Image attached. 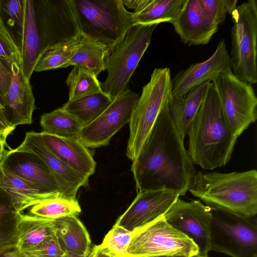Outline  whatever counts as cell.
Masks as SVG:
<instances>
[{
    "instance_id": "6da1fadb",
    "label": "cell",
    "mask_w": 257,
    "mask_h": 257,
    "mask_svg": "<svg viewBox=\"0 0 257 257\" xmlns=\"http://www.w3.org/2000/svg\"><path fill=\"white\" fill-rule=\"evenodd\" d=\"M168 105L159 113L142 149L133 161L131 171L139 192L167 189L185 196L197 171Z\"/></svg>"
},
{
    "instance_id": "7a4b0ae2",
    "label": "cell",
    "mask_w": 257,
    "mask_h": 257,
    "mask_svg": "<svg viewBox=\"0 0 257 257\" xmlns=\"http://www.w3.org/2000/svg\"><path fill=\"white\" fill-rule=\"evenodd\" d=\"M187 135V152L193 164L212 170L230 161L237 137L225 120L211 81L207 84Z\"/></svg>"
},
{
    "instance_id": "3957f363",
    "label": "cell",
    "mask_w": 257,
    "mask_h": 257,
    "mask_svg": "<svg viewBox=\"0 0 257 257\" xmlns=\"http://www.w3.org/2000/svg\"><path fill=\"white\" fill-rule=\"evenodd\" d=\"M188 191L207 205L241 215L257 214V171L197 172Z\"/></svg>"
},
{
    "instance_id": "277c9868",
    "label": "cell",
    "mask_w": 257,
    "mask_h": 257,
    "mask_svg": "<svg viewBox=\"0 0 257 257\" xmlns=\"http://www.w3.org/2000/svg\"><path fill=\"white\" fill-rule=\"evenodd\" d=\"M80 34L110 51L133 27L122 0H71Z\"/></svg>"
},
{
    "instance_id": "5b68a950",
    "label": "cell",
    "mask_w": 257,
    "mask_h": 257,
    "mask_svg": "<svg viewBox=\"0 0 257 257\" xmlns=\"http://www.w3.org/2000/svg\"><path fill=\"white\" fill-rule=\"evenodd\" d=\"M172 97L170 68H155L143 87L129 122L126 155L130 160L133 161L139 155L159 113Z\"/></svg>"
},
{
    "instance_id": "8992f818",
    "label": "cell",
    "mask_w": 257,
    "mask_h": 257,
    "mask_svg": "<svg viewBox=\"0 0 257 257\" xmlns=\"http://www.w3.org/2000/svg\"><path fill=\"white\" fill-rule=\"evenodd\" d=\"M208 206L211 215L210 250L231 257H257L256 216H245Z\"/></svg>"
},
{
    "instance_id": "52a82bcc",
    "label": "cell",
    "mask_w": 257,
    "mask_h": 257,
    "mask_svg": "<svg viewBox=\"0 0 257 257\" xmlns=\"http://www.w3.org/2000/svg\"><path fill=\"white\" fill-rule=\"evenodd\" d=\"M158 24L133 26L110 51L107 75L101 83L103 91L112 97L127 89L130 80L149 47Z\"/></svg>"
},
{
    "instance_id": "ba28073f",
    "label": "cell",
    "mask_w": 257,
    "mask_h": 257,
    "mask_svg": "<svg viewBox=\"0 0 257 257\" xmlns=\"http://www.w3.org/2000/svg\"><path fill=\"white\" fill-rule=\"evenodd\" d=\"M231 71L240 80L257 82V1L248 0L231 13Z\"/></svg>"
},
{
    "instance_id": "9c48e42d",
    "label": "cell",
    "mask_w": 257,
    "mask_h": 257,
    "mask_svg": "<svg viewBox=\"0 0 257 257\" xmlns=\"http://www.w3.org/2000/svg\"><path fill=\"white\" fill-rule=\"evenodd\" d=\"M198 253L194 242L172 226L164 216L134 231L125 257Z\"/></svg>"
},
{
    "instance_id": "30bf717a",
    "label": "cell",
    "mask_w": 257,
    "mask_h": 257,
    "mask_svg": "<svg viewBox=\"0 0 257 257\" xmlns=\"http://www.w3.org/2000/svg\"><path fill=\"white\" fill-rule=\"evenodd\" d=\"M223 115L237 138L257 118V97L252 85L232 72L220 74L211 81Z\"/></svg>"
},
{
    "instance_id": "8fae6325",
    "label": "cell",
    "mask_w": 257,
    "mask_h": 257,
    "mask_svg": "<svg viewBox=\"0 0 257 257\" xmlns=\"http://www.w3.org/2000/svg\"><path fill=\"white\" fill-rule=\"evenodd\" d=\"M139 96L127 89L114 97L111 104L96 119L81 128L77 138L87 148L108 145L111 138L129 123Z\"/></svg>"
},
{
    "instance_id": "7c38bea8",
    "label": "cell",
    "mask_w": 257,
    "mask_h": 257,
    "mask_svg": "<svg viewBox=\"0 0 257 257\" xmlns=\"http://www.w3.org/2000/svg\"><path fill=\"white\" fill-rule=\"evenodd\" d=\"M164 217L176 229L191 239L198 254L208 255L210 251V207L200 200L186 201L178 198Z\"/></svg>"
},
{
    "instance_id": "4fadbf2b",
    "label": "cell",
    "mask_w": 257,
    "mask_h": 257,
    "mask_svg": "<svg viewBox=\"0 0 257 257\" xmlns=\"http://www.w3.org/2000/svg\"><path fill=\"white\" fill-rule=\"evenodd\" d=\"M13 150L32 153L39 157L48 167L62 194L66 197L76 198L79 189L88 185L89 178L76 171L56 156L45 144L40 133H26L22 143Z\"/></svg>"
},
{
    "instance_id": "5bb4252c",
    "label": "cell",
    "mask_w": 257,
    "mask_h": 257,
    "mask_svg": "<svg viewBox=\"0 0 257 257\" xmlns=\"http://www.w3.org/2000/svg\"><path fill=\"white\" fill-rule=\"evenodd\" d=\"M179 197L177 193L167 189L139 192L114 224L133 232L164 216Z\"/></svg>"
},
{
    "instance_id": "9a60e30c",
    "label": "cell",
    "mask_w": 257,
    "mask_h": 257,
    "mask_svg": "<svg viewBox=\"0 0 257 257\" xmlns=\"http://www.w3.org/2000/svg\"><path fill=\"white\" fill-rule=\"evenodd\" d=\"M231 71L230 55L224 39L218 42L213 53L206 60L191 64L172 79L173 97H181L200 84L211 81L220 74Z\"/></svg>"
},
{
    "instance_id": "2e32d148",
    "label": "cell",
    "mask_w": 257,
    "mask_h": 257,
    "mask_svg": "<svg viewBox=\"0 0 257 257\" xmlns=\"http://www.w3.org/2000/svg\"><path fill=\"white\" fill-rule=\"evenodd\" d=\"M10 71L12 80L7 93L3 97L6 120L11 128L30 124L36 106L30 79L23 73L22 61L12 63Z\"/></svg>"
},
{
    "instance_id": "e0dca14e",
    "label": "cell",
    "mask_w": 257,
    "mask_h": 257,
    "mask_svg": "<svg viewBox=\"0 0 257 257\" xmlns=\"http://www.w3.org/2000/svg\"><path fill=\"white\" fill-rule=\"evenodd\" d=\"M0 166L48 193L63 195L48 167L33 154L16 152L9 148L1 161Z\"/></svg>"
},
{
    "instance_id": "ac0fdd59",
    "label": "cell",
    "mask_w": 257,
    "mask_h": 257,
    "mask_svg": "<svg viewBox=\"0 0 257 257\" xmlns=\"http://www.w3.org/2000/svg\"><path fill=\"white\" fill-rule=\"evenodd\" d=\"M171 24L181 41L189 46L208 44L219 27L203 16L199 0H186L182 11Z\"/></svg>"
},
{
    "instance_id": "d6986e66",
    "label": "cell",
    "mask_w": 257,
    "mask_h": 257,
    "mask_svg": "<svg viewBox=\"0 0 257 257\" xmlns=\"http://www.w3.org/2000/svg\"><path fill=\"white\" fill-rule=\"evenodd\" d=\"M47 147L76 171L89 178L94 174L96 163L92 154L77 137H62L40 133Z\"/></svg>"
},
{
    "instance_id": "ffe728a7",
    "label": "cell",
    "mask_w": 257,
    "mask_h": 257,
    "mask_svg": "<svg viewBox=\"0 0 257 257\" xmlns=\"http://www.w3.org/2000/svg\"><path fill=\"white\" fill-rule=\"evenodd\" d=\"M0 187L9 195L16 209L20 213L43 200L63 195L48 193L37 185L17 176L1 166Z\"/></svg>"
},
{
    "instance_id": "44dd1931",
    "label": "cell",
    "mask_w": 257,
    "mask_h": 257,
    "mask_svg": "<svg viewBox=\"0 0 257 257\" xmlns=\"http://www.w3.org/2000/svg\"><path fill=\"white\" fill-rule=\"evenodd\" d=\"M45 53L38 34L33 0H24V27L20 53L22 68L30 79L39 59Z\"/></svg>"
},
{
    "instance_id": "7402d4cb",
    "label": "cell",
    "mask_w": 257,
    "mask_h": 257,
    "mask_svg": "<svg viewBox=\"0 0 257 257\" xmlns=\"http://www.w3.org/2000/svg\"><path fill=\"white\" fill-rule=\"evenodd\" d=\"M55 234L65 252L87 257L92 246L89 234L76 215L54 220Z\"/></svg>"
},
{
    "instance_id": "603a6c76",
    "label": "cell",
    "mask_w": 257,
    "mask_h": 257,
    "mask_svg": "<svg viewBox=\"0 0 257 257\" xmlns=\"http://www.w3.org/2000/svg\"><path fill=\"white\" fill-rule=\"evenodd\" d=\"M186 0H141L132 13L133 26L171 23L182 11Z\"/></svg>"
},
{
    "instance_id": "cb8c5ba5",
    "label": "cell",
    "mask_w": 257,
    "mask_h": 257,
    "mask_svg": "<svg viewBox=\"0 0 257 257\" xmlns=\"http://www.w3.org/2000/svg\"><path fill=\"white\" fill-rule=\"evenodd\" d=\"M205 82L181 97H173L168 108L172 119L183 140L202 102L207 83Z\"/></svg>"
},
{
    "instance_id": "d4e9b609",
    "label": "cell",
    "mask_w": 257,
    "mask_h": 257,
    "mask_svg": "<svg viewBox=\"0 0 257 257\" xmlns=\"http://www.w3.org/2000/svg\"><path fill=\"white\" fill-rule=\"evenodd\" d=\"M110 51L103 44L80 35L74 53L64 68L71 65L83 67L97 77L106 70Z\"/></svg>"
},
{
    "instance_id": "484cf974",
    "label": "cell",
    "mask_w": 257,
    "mask_h": 257,
    "mask_svg": "<svg viewBox=\"0 0 257 257\" xmlns=\"http://www.w3.org/2000/svg\"><path fill=\"white\" fill-rule=\"evenodd\" d=\"M54 234L53 220L21 213L18 224L17 248L22 251H29Z\"/></svg>"
},
{
    "instance_id": "4316f807",
    "label": "cell",
    "mask_w": 257,
    "mask_h": 257,
    "mask_svg": "<svg viewBox=\"0 0 257 257\" xmlns=\"http://www.w3.org/2000/svg\"><path fill=\"white\" fill-rule=\"evenodd\" d=\"M114 97L104 92L68 101L62 106L80 123L82 127L96 119L111 104Z\"/></svg>"
},
{
    "instance_id": "83f0119b",
    "label": "cell",
    "mask_w": 257,
    "mask_h": 257,
    "mask_svg": "<svg viewBox=\"0 0 257 257\" xmlns=\"http://www.w3.org/2000/svg\"><path fill=\"white\" fill-rule=\"evenodd\" d=\"M21 213L17 211L9 195L0 187V254L17 248Z\"/></svg>"
},
{
    "instance_id": "f1b7e54d",
    "label": "cell",
    "mask_w": 257,
    "mask_h": 257,
    "mask_svg": "<svg viewBox=\"0 0 257 257\" xmlns=\"http://www.w3.org/2000/svg\"><path fill=\"white\" fill-rule=\"evenodd\" d=\"M24 16V0H0V26L9 35L20 52Z\"/></svg>"
},
{
    "instance_id": "f546056e",
    "label": "cell",
    "mask_w": 257,
    "mask_h": 257,
    "mask_svg": "<svg viewBox=\"0 0 257 257\" xmlns=\"http://www.w3.org/2000/svg\"><path fill=\"white\" fill-rule=\"evenodd\" d=\"M81 211L76 198L61 195L43 200L32 206L30 214L54 220L69 215L77 216Z\"/></svg>"
},
{
    "instance_id": "4dcf8cb0",
    "label": "cell",
    "mask_w": 257,
    "mask_h": 257,
    "mask_svg": "<svg viewBox=\"0 0 257 257\" xmlns=\"http://www.w3.org/2000/svg\"><path fill=\"white\" fill-rule=\"evenodd\" d=\"M43 132L62 137H77L82 126L78 121L63 107L40 117Z\"/></svg>"
},
{
    "instance_id": "1f68e13d",
    "label": "cell",
    "mask_w": 257,
    "mask_h": 257,
    "mask_svg": "<svg viewBox=\"0 0 257 257\" xmlns=\"http://www.w3.org/2000/svg\"><path fill=\"white\" fill-rule=\"evenodd\" d=\"M66 83L69 90L68 101L103 92L97 77L81 66H74L68 74Z\"/></svg>"
},
{
    "instance_id": "d6a6232c",
    "label": "cell",
    "mask_w": 257,
    "mask_h": 257,
    "mask_svg": "<svg viewBox=\"0 0 257 257\" xmlns=\"http://www.w3.org/2000/svg\"><path fill=\"white\" fill-rule=\"evenodd\" d=\"M79 37L75 40L59 44L48 49L38 60L34 71L41 72L64 68L74 54Z\"/></svg>"
},
{
    "instance_id": "836d02e7",
    "label": "cell",
    "mask_w": 257,
    "mask_h": 257,
    "mask_svg": "<svg viewBox=\"0 0 257 257\" xmlns=\"http://www.w3.org/2000/svg\"><path fill=\"white\" fill-rule=\"evenodd\" d=\"M132 234L133 232L114 224L100 245L116 257H125Z\"/></svg>"
},
{
    "instance_id": "e575fe53",
    "label": "cell",
    "mask_w": 257,
    "mask_h": 257,
    "mask_svg": "<svg viewBox=\"0 0 257 257\" xmlns=\"http://www.w3.org/2000/svg\"><path fill=\"white\" fill-rule=\"evenodd\" d=\"M203 16L214 25L218 26L223 23L227 14H231L237 7V1L199 0Z\"/></svg>"
},
{
    "instance_id": "d590c367",
    "label": "cell",
    "mask_w": 257,
    "mask_h": 257,
    "mask_svg": "<svg viewBox=\"0 0 257 257\" xmlns=\"http://www.w3.org/2000/svg\"><path fill=\"white\" fill-rule=\"evenodd\" d=\"M0 59L9 70L13 62L22 61L19 48L9 35L1 26Z\"/></svg>"
},
{
    "instance_id": "8d00e7d4",
    "label": "cell",
    "mask_w": 257,
    "mask_h": 257,
    "mask_svg": "<svg viewBox=\"0 0 257 257\" xmlns=\"http://www.w3.org/2000/svg\"><path fill=\"white\" fill-rule=\"evenodd\" d=\"M26 251L39 257H62L65 253L55 234L48 237L30 250Z\"/></svg>"
},
{
    "instance_id": "74e56055",
    "label": "cell",
    "mask_w": 257,
    "mask_h": 257,
    "mask_svg": "<svg viewBox=\"0 0 257 257\" xmlns=\"http://www.w3.org/2000/svg\"><path fill=\"white\" fill-rule=\"evenodd\" d=\"M12 80L11 72L4 65L0 59V97L7 93Z\"/></svg>"
},
{
    "instance_id": "f35d334b",
    "label": "cell",
    "mask_w": 257,
    "mask_h": 257,
    "mask_svg": "<svg viewBox=\"0 0 257 257\" xmlns=\"http://www.w3.org/2000/svg\"><path fill=\"white\" fill-rule=\"evenodd\" d=\"M87 257H116L100 244L93 246Z\"/></svg>"
},
{
    "instance_id": "ab89813d",
    "label": "cell",
    "mask_w": 257,
    "mask_h": 257,
    "mask_svg": "<svg viewBox=\"0 0 257 257\" xmlns=\"http://www.w3.org/2000/svg\"><path fill=\"white\" fill-rule=\"evenodd\" d=\"M14 130V128H11L9 126L6 120L3 104V98L0 97V132H9L11 133Z\"/></svg>"
},
{
    "instance_id": "60d3db41",
    "label": "cell",
    "mask_w": 257,
    "mask_h": 257,
    "mask_svg": "<svg viewBox=\"0 0 257 257\" xmlns=\"http://www.w3.org/2000/svg\"><path fill=\"white\" fill-rule=\"evenodd\" d=\"M10 134L9 132H0V163L8 150L6 149L7 146L6 139Z\"/></svg>"
},
{
    "instance_id": "b9f144b4",
    "label": "cell",
    "mask_w": 257,
    "mask_h": 257,
    "mask_svg": "<svg viewBox=\"0 0 257 257\" xmlns=\"http://www.w3.org/2000/svg\"><path fill=\"white\" fill-rule=\"evenodd\" d=\"M0 257H26L23 251L16 248L14 249L0 254Z\"/></svg>"
},
{
    "instance_id": "7bdbcfd3",
    "label": "cell",
    "mask_w": 257,
    "mask_h": 257,
    "mask_svg": "<svg viewBox=\"0 0 257 257\" xmlns=\"http://www.w3.org/2000/svg\"><path fill=\"white\" fill-rule=\"evenodd\" d=\"M147 257H189L185 255H158V256H151Z\"/></svg>"
},
{
    "instance_id": "ee69618b",
    "label": "cell",
    "mask_w": 257,
    "mask_h": 257,
    "mask_svg": "<svg viewBox=\"0 0 257 257\" xmlns=\"http://www.w3.org/2000/svg\"><path fill=\"white\" fill-rule=\"evenodd\" d=\"M62 257H80L73 254L65 252Z\"/></svg>"
},
{
    "instance_id": "f6af8a7d",
    "label": "cell",
    "mask_w": 257,
    "mask_h": 257,
    "mask_svg": "<svg viewBox=\"0 0 257 257\" xmlns=\"http://www.w3.org/2000/svg\"><path fill=\"white\" fill-rule=\"evenodd\" d=\"M26 257H39L30 252L23 251Z\"/></svg>"
},
{
    "instance_id": "bcb514c9",
    "label": "cell",
    "mask_w": 257,
    "mask_h": 257,
    "mask_svg": "<svg viewBox=\"0 0 257 257\" xmlns=\"http://www.w3.org/2000/svg\"><path fill=\"white\" fill-rule=\"evenodd\" d=\"M189 257H208V255H201L198 253L190 256Z\"/></svg>"
}]
</instances>
